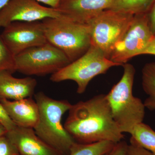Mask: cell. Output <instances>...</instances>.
<instances>
[{
    "label": "cell",
    "instance_id": "cell-1",
    "mask_svg": "<svg viewBox=\"0 0 155 155\" xmlns=\"http://www.w3.org/2000/svg\"><path fill=\"white\" fill-rule=\"evenodd\" d=\"M64 126L75 142L81 144L117 143L124 137L113 118L106 94L72 104Z\"/></svg>",
    "mask_w": 155,
    "mask_h": 155
},
{
    "label": "cell",
    "instance_id": "cell-2",
    "mask_svg": "<svg viewBox=\"0 0 155 155\" xmlns=\"http://www.w3.org/2000/svg\"><path fill=\"white\" fill-rule=\"evenodd\" d=\"M34 97L39 112L38 122L34 128L35 133L61 155H69L75 141L62 124V118L72 104L67 100L54 99L41 91Z\"/></svg>",
    "mask_w": 155,
    "mask_h": 155
},
{
    "label": "cell",
    "instance_id": "cell-3",
    "mask_svg": "<svg viewBox=\"0 0 155 155\" xmlns=\"http://www.w3.org/2000/svg\"><path fill=\"white\" fill-rule=\"evenodd\" d=\"M119 82L106 94L113 118L122 133L130 134L136 125L143 122L145 107L140 99L133 95L135 69L125 64Z\"/></svg>",
    "mask_w": 155,
    "mask_h": 155
},
{
    "label": "cell",
    "instance_id": "cell-4",
    "mask_svg": "<svg viewBox=\"0 0 155 155\" xmlns=\"http://www.w3.org/2000/svg\"><path fill=\"white\" fill-rule=\"evenodd\" d=\"M48 42L67 56L72 62L83 55L91 45V28L61 16L42 20Z\"/></svg>",
    "mask_w": 155,
    "mask_h": 155
},
{
    "label": "cell",
    "instance_id": "cell-5",
    "mask_svg": "<svg viewBox=\"0 0 155 155\" xmlns=\"http://www.w3.org/2000/svg\"><path fill=\"white\" fill-rule=\"evenodd\" d=\"M119 66L121 65L111 61L100 49L91 45L83 55L52 74L50 80L54 82L73 81L77 84V92L82 94L94 77Z\"/></svg>",
    "mask_w": 155,
    "mask_h": 155
},
{
    "label": "cell",
    "instance_id": "cell-6",
    "mask_svg": "<svg viewBox=\"0 0 155 155\" xmlns=\"http://www.w3.org/2000/svg\"><path fill=\"white\" fill-rule=\"evenodd\" d=\"M134 16L111 9L100 13L88 23L91 45L100 49L110 59L116 44L130 26Z\"/></svg>",
    "mask_w": 155,
    "mask_h": 155
},
{
    "label": "cell",
    "instance_id": "cell-7",
    "mask_svg": "<svg viewBox=\"0 0 155 155\" xmlns=\"http://www.w3.org/2000/svg\"><path fill=\"white\" fill-rule=\"evenodd\" d=\"M15 60L16 71L37 76L54 74L71 63L63 52L48 42L25 50Z\"/></svg>",
    "mask_w": 155,
    "mask_h": 155
},
{
    "label": "cell",
    "instance_id": "cell-8",
    "mask_svg": "<svg viewBox=\"0 0 155 155\" xmlns=\"http://www.w3.org/2000/svg\"><path fill=\"white\" fill-rule=\"evenodd\" d=\"M153 36L147 14L134 15L127 31L115 46L110 60L121 66L126 64L131 58L141 55Z\"/></svg>",
    "mask_w": 155,
    "mask_h": 155
},
{
    "label": "cell",
    "instance_id": "cell-9",
    "mask_svg": "<svg viewBox=\"0 0 155 155\" xmlns=\"http://www.w3.org/2000/svg\"><path fill=\"white\" fill-rule=\"evenodd\" d=\"M1 35L14 56L48 42L41 21L12 22L4 28Z\"/></svg>",
    "mask_w": 155,
    "mask_h": 155
},
{
    "label": "cell",
    "instance_id": "cell-10",
    "mask_svg": "<svg viewBox=\"0 0 155 155\" xmlns=\"http://www.w3.org/2000/svg\"><path fill=\"white\" fill-rule=\"evenodd\" d=\"M61 16L57 9L42 6L35 0H10L0 11V27L15 22L42 21Z\"/></svg>",
    "mask_w": 155,
    "mask_h": 155
},
{
    "label": "cell",
    "instance_id": "cell-11",
    "mask_svg": "<svg viewBox=\"0 0 155 155\" xmlns=\"http://www.w3.org/2000/svg\"><path fill=\"white\" fill-rule=\"evenodd\" d=\"M116 0H61L57 10L75 22L88 24L97 15L111 9Z\"/></svg>",
    "mask_w": 155,
    "mask_h": 155
},
{
    "label": "cell",
    "instance_id": "cell-12",
    "mask_svg": "<svg viewBox=\"0 0 155 155\" xmlns=\"http://www.w3.org/2000/svg\"><path fill=\"white\" fill-rule=\"evenodd\" d=\"M6 135L19 155H62L39 137L33 128L17 126Z\"/></svg>",
    "mask_w": 155,
    "mask_h": 155
},
{
    "label": "cell",
    "instance_id": "cell-13",
    "mask_svg": "<svg viewBox=\"0 0 155 155\" xmlns=\"http://www.w3.org/2000/svg\"><path fill=\"white\" fill-rule=\"evenodd\" d=\"M0 103L17 126L34 128L37 124L39 108L36 101L32 97L17 101L2 99Z\"/></svg>",
    "mask_w": 155,
    "mask_h": 155
},
{
    "label": "cell",
    "instance_id": "cell-14",
    "mask_svg": "<svg viewBox=\"0 0 155 155\" xmlns=\"http://www.w3.org/2000/svg\"><path fill=\"white\" fill-rule=\"evenodd\" d=\"M8 71L0 72V100L17 101L32 97L37 82L30 77L17 78Z\"/></svg>",
    "mask_w": 155,
    "mask_h": 155
},
{
    "label": "cell",
    "instance_id": "cell-15",
    "mask_svg": "<svg viewBox=\"0 0 155 155\" xmlns=\"http://www.w3.org/2000/svg\"><path fill=\"white\" fill-rule=\"evenodd\" d=\"M142 86L147 95L143 104L150 110H155V62L147 63L142 69Z\"/></svg>",
    "mask_w": 155,
    "mask_h": 155
},
{
    "label": "cell",
    "instance_id": "cell-16",
    "mask_svg": "<svg viewBox=\"0 0 155 155\" xmlns=\"http://www.w3.org/2000/svg\"><path fill=\"white\" fill-rule=\"evenodd\" d=\"M130 139L155 155V131L143 122L136 125L130 134Z\"/></svg>",
    "mask_w": 155,
    "mask_h": 155
},
{
    "label": "cell",
    "instance_id": "cell-17",
    "mask_svg": "<svg viewBox=\"0 0 155 155\" xmlns=\"http://www.w3.org/2000/svg\"><path fill=\"white\" fill-rule=\"evenodd\" d=\"M155 1V0H116L111 9L133 15L147 14Z\"/></svg>",
    "mask_w": 155,
    "mask_h": 155
},
{
    "label": "cell",
    "instance_id": "cell-18",
    "mask_svg": "<svg viewBox=\"0 0 155 155\" xmlns=\"http://www.w3.org/2000/svg\"><path fill=\"white\" fill-rule=\"evenodd\" d=\"M116 143L109 141L89 144L75 142L71 147L69 155H103L110 150Z\"/></svg>",
    "mask_w": 155,
    "mask_h": 155
},
{
    "label": "cell",
    "instance_id": "cell-19",
    "mask_svg": "<svg viewBox=\"0 0 155 155\" xmlns=\"http://www.w3.org/2000/svg\"><path fill=\"white\" fill-rule=\"evenodd\" d=\"M15 57L3 40L0 34V72H16Z\"/></svg>",
    "mask_w": 155,
    "mask_h": 155
},
{
    "label": "cell",
    "instance_id": "cell-20",
    "mask_svg": "<svg viewBox=\"0 0 155 155\" xmlns=\"http://www.w3.org/2000/svg\"><path fill=\"white\" fill-rule=\"evenodd\" d=\"M0 155H19L16 147L6 135L0 137Z\"/></svg>",
    "mask_w": 155,
    "mask_h": 155
},
{
    "label": "cell",
    "instance_id": "cell-21",
    "mask_svg": "<svg viewBox=\"0 0 155 155\" xmlns=\"http://www.w3.org/2000/svg\"><path fill=\"white\" fill-rule=\"evenodd\" d=\"M0 124L5 128L8 132L13 130L17 125L11 119L2 105L0 103Z\"/></svg>",
    "mask_w": 155,
    "mask_h": 155
},
{
    "label": "cell",
    "instance_id": "cell-22",
    "mask_svg": "<svg viewBox=\"0 0 155 155\" xmlns=\"http://www.w3.org/2000/svg\"><path fill=\"white\" fill-rule=\"evenodd\" d=\"M125 155H153L149 151L142 147L133 140H130V143L127 144Z\"/></svg>",
    "mask_w": 155,
    "mask_h": 155
},
{
    "label": "cell",
    "instance_id": "cell-23",
    "mask_svg": "<svg viewBox=\"0 0 155 155\" xmlns=\"http://www.w3.org/2000/svg\"><path fill=\"white\" fill-rule=\"evenodd\" d=\"M127 143L122 140L117 143L107 152L103 155H125Z\"/></svg>",
    "mask_w": 155,
    "mask_h": 155
},
{
    "label": "cell",
    "instance_id": "cell-24",
    "mask_svg": "<svg viewBox=\"0 0 155 155\" xmlns=\"http://www.w3.org/2000/svg\"><path fill=\"white\" fill-rule=\"evenodd\" d=\"M147 15L151 30L155 35V1Z\"/></svg>",
    "mask_w": 155,
    "mask_h": 155
},
{
    "label": "cell",
    "instance_id": "cell-25",
    "mask_svg": "<svg viewBox=\"0 0 155 155\" xmlns=\"http://www.w3.org/2000/svg\"><path fill=\"white\" fill-rule=\"evenodd\" d=\"M141 55H152L155 56V35L153 37L146 48L142 53Z\"/></svg>",
    "mask_w": 155,
    "mask_h": 155
},
{
    "label": "cell",
    "instance_id": "cell-26",
    "mask_svg": "<svg viewBox=\"0 0 155 155\" xmlns=\"http://www.w3.org/2000/svg\"><path fill=\"white\" fill-rule=\"evenodd\" d=\"M38 2L43 3L45 5L49 6L51 8L57 9L61 0H35Z\"/></svg>",
    "mask_w": 155,
    "mask_h": 155
},
{
    "label": "cell",
    "instance_id": "cell-27",
    "mask_svg": "<svg viewBox=\"0 0 155 155\" xmlns=\"http://www.w3.org/2000/svg\"><path fill=\"white\" fill-rule=\"evenodd\" d=\"M10 0H0V11L8 4Z\"/></svg>",
    "mask_w": 155,
    "mask_h": 155
},
{
    "label": "cell",
    "instance_id": "cell-28",
    "mask_svg": "<svg viewBox=\"0 0 155 155\" xmlns=\"http://www.w3.org/2000/svg\"><path fill=\"white\" fill-rule=\"evenodd\" d=\"M8 131L2 125L0 124V137L6 135Z\"/></svg>",
    "mask_w": 155,
    "mask_h": 155
}]
</instances>
